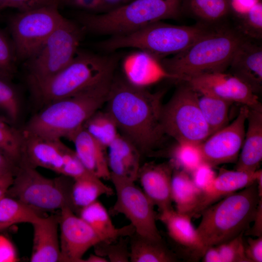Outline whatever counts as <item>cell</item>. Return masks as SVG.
Segmentation results:
<instances>
[{"mask_svg": "<svg viewBox=\"0 0 262 262\" xmlns=\"http://www.w3.org/2000/svg\"><path fill=\"white\" fill-rule=\"evenodd\" d=\"M214 29L201 22L193 26H182L160 21L131 33L112 36L98 46L107 51L137 49L159 60L184 50Z\"/></svg>", "mask_w": 262, "mask_h": 262, "instance_id": "obj_7", "label": "cell"}, {"mask_svg": "<svg viewBox=\"0 0 262 262\" xmlns=\"http://www.w3.org/2000/svg\"><path fill=\"white\" fill-rule=\"evenodd\" d=\"M60 262H84L85 253L102 240L69 207L59 210Z\"/></svg>", "mask_w": 262, "mask_h": 262, "instance_id": "obj_14", "label": "cell"}, {"mask_svg": "<svg viewBox=\"0 0 262 262\" xmlns=\"http://www.w3.org/2000/svg\"><path fill=\"white\" fill-rule=\"evenodd\" d=\"M69 140L73 143L76 154L89 171L100 179L110 180L106 148L83 127L76 131Z\"/></svg>", "mask_w": 262, "mask_h": 262, "instance_id": "obj_24", "label": "cell"}, {"mask_svg": "<svg viewBox=\"0 0 262 262\" xmlns=\"http://www.w3.org/2000/svg\"><path fill=\"white\" fill-rule=\"evenodd\" d=\"M14 176L13 174H0V200L5 196L12 185Z\"/></svg>", "mask_w": 262, "mask_h": 262, "instance_id": "obj_50", "label": "cell"}, {"mask_svg": "<svg viewBox=\"0 0 262 262\" xmlns=\"http://www.w3.org/2000/svg\"><path fill=\"white\" fill-rule=\"evenodd\" d=\"M107 149L110 180L135 182L141 166V154L137 147L119 134Z\"/></svg>", "mask_w": 262, "mask_h": 262, "instance_id": "obj_20", "label": "cell"}, {"mask_svg": "<svg viewBox=\"0 0 262 262\" xmlns=\"http://www.w3.org/2000/svg\"><path fill=\"white\" fill-rule=\"evenodd\" d=\"M78 215L95 231L102 241H114L121 237H129L135 232L131 224L116 228L106 209L98 200L82 208Z\"/></svg>", "mask_w": 262, "mask_h": 262, "instance_id": "obj_26", "label": "cell"}, {"mask_svg": "<svg viewBox=\"0 0 262 262\" xmlns=\"http://www.w3.org/2000/svg\"><path fill=\"white\" fill-rule=\"evenodd\" d=\"M130 262H176L177 254L162 240H155L134 232L129 236Z\"/></svg>", "mask_w": 262, "mask_h": 262, "instance_id": "obj_27", "label": "cell"}, {"mask_svg": "<svg viewBox=\"0 0 262 262\" xmlns=\"http://www.w3.org/2000/svg\"><path fill=\"white\" fill-rule=\"evenodd\" d=\"M58 4V0H7L3 9L12 7L24 12Z\"/></svg>", "mask_w": 262, "mask_h": 262, "instance_id": "obj_43", "label": "cell"}, {"mask_svg": "<svg viewBox=\"0 0 262 262\" xmlns=\"http://www.w3.org/2000/svg\"><path fill=\"white\" fill-rule=\"evenodd\" d=\"M11 226H12L7 224L0 223V232L7 229Z\"/></svg>", "mask_w": 262, "mask_h": 262, "instance_id": "obj_54", "label": "cell"}, {"mask_svg": "<svg viewBox=\"0 0 262 262\" xmlns=\"http://www.w3.org/2000/svg\"><path fill=\"white\" fill-rule=\"evenodd\" d=\"M16 166L0 150V174H13Z\"/></svg>", "mask_w": 262, "mask_h": 262, "instance_id": "obj_49", "label": "cell"}, {"mask_svg": "<svg viewBox=\"0 0 262 262\" xmlns=\"http://www.w3.org/2000/svg\"><path fill=\"white\" fill-rule=\"evenodd\" d=\"M188 11L208 25L225 17L231 10L230 0H187Z\"/></svg>", "mask_w": 262, "mask_h": 262, "instance_id": "obj_33", "label": "cell"}, {"mask_svg": "<svg viewBox=\"0 0 262 262\" xmlns=\"http://www.w3.org/2000/svg\"><path fill=\"white\" fill-rule=\"evenodd\" d=\"M111 180L116 195L112 212L125 215L138 234L155 240L163 239L156 225L154 205L142 189L135 182Z\"/></svg>", "mask_w": 262, "mask_h": 262, "instance_id": "obj_12", "label": "cell"}, {"mask_svg": "<svg viewBox=\"0 0 262 262\" xmlns=\"http://www.w3.org/2000/svg\"><path fill=\"white\" fill-rule=\"evenodd\" d=\"M258 170L250 172L221 168L212 186L202 193L201 201L192 217L199 216L205 209L226 196L252 184L256 181Z\"/></svg>", "mask_w": 262, "mask_h": 262, "instance_id": "obj_22", "label": "cell"}, {"mask_svg": "<svg viewBox=\"0 0 262 262\" xmlns=\"http://www.w3.org/2000/svg\"><path fill=\"white\" fill-rule=\"evenodd\" d=\"M259 0H230L231 8L238 14L247 11Z\"/></svg>", "mask_w": 262, "mask_h": 262, "instance_id": "obj_48", "label": "cell"}, {"mask_svg": "<svg viewBox=\"0 0 262 262\" xmlns=\"http://www.w3.org/2000/svg\"><path fill=\"white\" fill-rule=\"evenodd\" d=\"M183 0H132L101 14L82 13L80 25L93 33L119 35L162 20L179 17Z\"/></svg>", "mask_w": 262, "mask_h": 262, "instance_id": "obj_6", "label": "cell"}, {"mask_svg": "<svg viewBox=\"0 0 262 262\" xmlns=\"http://www.w3.org/2000/svg\"><path fill=\"white\" fill-rule=\"evenodd\" d=\"M15 48L0 31V75L10 79L15 71Z\"/></svg>", "mask_w": 262, "mask_h": 262, "instance_id": "obj_41", "label": "cell"}, {"mask_svg": "<svg viewBox=\"0 0 262 262\" xmlns=\"http://www.w3.org/2000/svg\"><path fill=\"white\" fill-rule=\"evenodd\" d=\"M249 108L242 105L234 121L200 144L203 162L212 167L236 162L246 133Z\"/></svg>", "mask_w": 262, "mask_h": 262, "instance_id": "obj_13", "label": "cell"}, {"mask_svg": "<svg viewBox=\"0 0 262 262\" xmlns=\"http://www.w3.org/2000/svg\"><path fill=\"white\" fill-rule=\"evenodd\" d=\"M65 19L57 4L15 15L9 27L16 56L25 61L32 57Z\"/></svg>", "mask_w": 262, "mask_h": 262, "instance_id": "obj_11", "label": "cell"}, {"mask_svg": "<svg viewBox=\"0 0 262 262\" xmlns=\"http://www.w3.org/2000/svg\"><path fill=\"white\" fill-rule=\"evenodd\" d=\"M43 213L13 197L5 196L0 200V223L32 224L43 216Z\"/></svg>", "mask_w": 262, "mask_h": 262, "instance_id": "obj_32", "label": "cell"}, {"mask_svg": "<svg viewBox=\"0 0 262 262\" xmlns=\"http://www.w3.org/2000/svg\"><path fill=\"white\" fill-rule=\"evenodd\" d=\"M168 152L175 168L182 169L190 175L203 163L200 144L176 142Z\"/></svg>", "mask_w": 262, "mask_h": 262, "instance_id": "obj_34", "label": "cell"}, {"mask_svg": "<svg viewBox=\"0 0 262 262\" xmlns=\"http://www.w3.org/2000/svg\"><path fill=\"white\" fill-rule=\"evenodd\" d=\"M22 98L17 88L10 79L0 75V111L12 124L19 119L22 111Z\"/></svg>", "mask_w": 262, "mask_h": 262, "instance_id": "obj_36", "label": "cell"}, {"mask_svg": "<svg viewBox=\"0 0 262 262\" xmlns=\"http://www.w3.org/2000/svg\"><path fill=\"white\" fill-rule=\"evenodd\" d=\"M60 174L73 180L93 175L85 167L75 150L71 149L66 146L64 150L63 164Z\"/></svg>", "mask_w": 262, "mask_h": 262, "instance_id": "obj_40", "label": "cell"}, {"mask_svg": "<svg viewBox=\"0 0 262 262\" xmlns=\"http://www.w3.org/2000/svg\"><path fill=\"white\" fill-rule=\"evenodd\" d=\"M261 198L256 181L202 211L196 229L206 248L229 241L248 229Z\"/></svg>", "mask_w": 262, "mask_h": 262, "instance_id": "obj_4", "label": "cell"}, {"mask_svg": "<svg viewBox=\"0 0 262 262\" xmlns=\"http://www.w3.org/2000/svg\"><path fill=\"white\" fill-rule=\"evenodd\" d=\"M141 51L130 56L124 63V77L128 82L135 86L146 88L164 78L171 79L158 60Z\"/></svg>", "mask_w": 262, "mask_h": 262, "instance_id": "obj_25", "label": "cell"}, {"mask_svg": "<svg viewBox=\"0 0 262 262\" xmlns=\"http://www.w3.org/2000/svg\"><path fill=\"white\" fill-rule=\"evenodd\" d=\"M238 30L246 37L260 39L262 37V4L258 1L247 11L238 14Z\"/></svg>", "mask_w": 262, "mask_h": 262, "instance_id": "obj_37", "label": "cell"}, {"mask_svg": "<svg viewBox=\"0 0 262 262\" xmlns=\"http://www.w3.org/2000/svg\"><path fill=\"white\" fill-rule=\"evenodd\" d=\"M95 254L110 262H130L129 237H121L112 242L100 241L94 246Z\"/></svg>", "mask_w": 262, "mask_h": 262, "instance_id": "obj_38", "label": "cell"}, {"mask_svg": "<svg viewBox=\"0 0 262 262\" xmlns=\"http://www.w3.org/2000/svg\"><path fill=\"white\" fill-rule=\"evenodd\" d=\"M246 38L237 29H215L184 50L159 61L171 79L183 82L205 73L225 72Z\"/></svg>", "mask_w": 262, "mask_h": 262, "instance_id": "obj_3", "label": "cell"}, {"mask_svg": "<svg viewBox=\"0 0 262 262\" xmlns=\"http://www.w3.org/2000/svg\"><path fill=\"white\" fill-rule=\"evenodd\" d=\"M23 146L22 130L17 129L0 117V150L16 166L21 159Z\"/></svg>", "mask_w": 262, "mask_h": 262, "instance_id": "obj_35", "label": "cell"}, {"mask_svg": "<svg viewBox=\"0 0 262 262\" xmlns=\"http://www.w3.org/2000/svg\"><path fill=\"white\" fill-rule=\"evenodd\" d=\"M113 194V189L94 175L74 180L71 199L75 213L78 215L82 208L98 200L101 196Z\"/></svg>", "mask_w": 262, "mask_h": 262, "instance_id": "obj_29", "label": "cell"}, {"mask_svg": "<svg viewBox=\"0 0 262 262\" xmlns=\"http://www.w3.org/2000/svg\"><path fill=\"white\" fill-rule=\"evenodd\" d=\"M198 97V105L211 135L228 125L229 109L232 101L209 96Z\"/></svg>", "mask_w": 262, "mask_h": 262, "instance_id": "obj_30", "label": "cell"}, {"mask_svg": "<svg viewBox=\"0 0 262 262\" xmlns=\"http://www.w3.org/2000/svg\"><path fill=\"white\" fill-rule=\"evenodd\" d=\"M229 74L237 78L255 94L262 89V48L250 40L243 41L237 48L229 64Z\"/></svg>", "mask_w": 262, "mask_h": 262, "instance_id": "obj_19", "label": "cell"}, {"mask_svg": "<svg viewBox=\"0 0 262 262\" xmlns=\"http://www.w3.org/2000/svg\"><path fill=\"white\" fill-rule=\"evenodd\" d=\"M246 120L248 127L235 170L253 172L262 160V108H249Z\"/></svg>", "mask_w": 262, "mask_h": 262, "instance_id": "obj_23", "label": "cell"}, {"mask_svg": "<svg viewBox=\"0 0 262 262\" xmlns=\"http://www.w3.org/2000/svg\"><path fill=\"white\" fill-rule=\"evenodd\" d=\"M163 95V91L151 93L135 86L124 77L114 76L112 82L106 111L141 155H150L164 138L161 124Z\"/></svg>", "mask_w": 262, "mask_h": 262, "instance_id": "obj_1", "label": "cell"}, {"mask_svg": "<svg viewBox=\"0 0 262 262\" xmlns=\"http://www.w3.org/2000/svg\"><path fill=\"white\" fill-rule=\"evenodd\" d=\"M132 0H102L103 5L114 6L116 7L124 4H125L128 2L131 1Z\"/></svg>", "mask_w": 262, "mask_h": 262, "instance_id": "obj_51", "label": "cell"}, {"mask_svg": "<svg viewBox=\"0 0 262 262\" xmlns=\"http://www.w3.org/2000/svg\"><path fill=\"white\" fill-rule=\"evenodd\" d=\"M114 77L45 106L29 119L22 130L48 138L69 139L106 103Z\"/></svg>", "mask_w": 262, "mask_h": 262, "instance_id": "obj_2", "label": "cell"}, {"mask_svg": "<svg viewBox=\"0 0 262 262\" xmlns=\"http://www.w3.org/2000/svg\"><path fill=\"white\" fill-rule=\"evenodd\" d=\"M117 61L115 56L77 52L59 73L30 89L33 100L40 109L111 79L114 76Z\"/></svg>", "mask_w": 262, "mask_h": 262, "instance_id": "obj_5", "label": "cell"}, {"mask_svg": "<svg viewBox=\"0 0 262 262\" xmlns=\"http://www.w3.org/2000/svg\"><path fill=\"white\" fill-rule=\"evenodd\" d=\"M175 166L169 160L156 163L150 162L141 165L137 179L142 190L159 212L172 209L171 182Z\"/></svg>", "mask_w": 262, "mask_h": 262, "instance_id": "obj_17", "label": "cell"}, {"mask_svg": "<svg viewBox=\"0 0 262 262\" xmlns=\"http://www.w3.org/2000/svg\"><path fill=\"white\" fill-rule=\"evenodd\" d=\"M245 253L249 262H262V236L244 239Z\"/></svg>", "mask_w": 262, "mask_h": 262, "instance_id": "obj_44", "label": "cell"}, {"mask_svg": "<svg viewBox=\"0 0 262 262\" xmlns=\"http://www.w3.org/2000/svg\"><path fill=\"white\" fill-rule=\"evenodd\" d=\"M66 3L82 9L95 11L104 6L102 0H63Z\"/></svg>", "mask_w": 262, "mask_h": 262, "instance_id": "obj_47", "label": "cell"}, {"mask_svg": "<svg viewBox=\"0 0 262 262\" xmlns=\"http://www.w3.org/2000/svg\"><path fill=\"white\" fill-rule=\"evenodd\" d=\"M185 82L201 95L239 103L251 109L262 108L257 95L237 78L225 72L199 75Z\"/></svg>", "mask_w": 262, "mask_h": 262, "instance_id": "obj_16", "label": "cell"}, {"mask_svg": "<svg viewBox=\"0 0 262 262\" xmlns=\"http://www.w3.org/2000/svg\"><path fill=\"white\" fill-rule=\"evenodd\" d=\"M32 225L33 241L30 262H60L59 214L43 216Z\"/></svg>", "mask_w": 262, "mask_h": 262, "instance_id": "obj_21", "label": "cell"}, {"mask_svg": "<svg viewBox=\"0 0 262 262\" xmlns=\"http://www.w3.org/2000/svg\"><path fill=\"white\" fill-rule=\"evenodd\" d=\"M83 127L106 149L119 134L115 120L106 110L96 111L85 121Z\"/></svg>", "mask_w": 262, "mask_h": 262, "instance_id": "obj_31", "label": "cell"}, {"mask_svg": "<svg viewBox=\"0 0 262 262\" xmlns=\"http://www.w3.org/2000/svg\"><path fill=\"white\" fill-rule=\"evenodd\" d=\"M191 219L189 215L179 213L173 208L157 214V220L165 225L171 249L179 259L197 262L201 260L206 247Z\"/></svg>", "mask_w": 262, "mask_h": 262, "instance_id": "obj_15", "label": "cell"}, {"mask_svg": "<svg viewBox=\"0 0 262 262\" xmlns=\"http://www.w3.org/2000/svg\"><path fill=\"white\" fill-rule=\"evenodd\" d=\"M85 262H108V260L102 256L98 255L96 254H91L86 259L84 260Z\"/></svg>", "mask_w": 262, "mask_h": 262, "instance_id": "obj_52", "label": "cell"}, {"mask_svg": "<svg viewBox=\"0 0 262 262\" xmlns=\"http://www.w3.org/2000/svg\"><path fill=\"white\" fill-rule=\"evenodd\" d=\"M74 180L61 175L50 179L24 162L17 165L12 185L5 195L42 212L69 207L75 213L71 199Z\"/></svg>", "mask_w": 262, "mask_h": 262, "instance_id": "obj_8", "label": "cell"}, {"mask_svg": "<svg viewBox=\"0 0 262 262\" xmlns=\"http://www.w3.org/2000/svg\"><path fill=\"white\" fill-rule=\"evenodd\" d=\"M253 225L244 232L245 236L260 237L262 236V198H260Z\"/></svg>", "mask_w": 262, "mask_h": 262, "instance_id": "obj_46", "label": "cell"}, {"mask_svg": "<svg viewBox=\"0 0 262 262\" xmlns=\"http://www.w3.org/2000/svg\"><path fill=\"white\" fill-rule=\"evenodd\" d=\"M7 0H0V10L3 9L4 4Z\"/></svg>", "mask_w": 262, "mask_h": 262, "instance_id": "obj_55", "label": "cell"}, {"mask_svg": "<svg viewBox=\"0 0 262 262\" xmlns=\"http://www.w3.org/2000/svg\"><path fill=\"white\" fill-rule=\"evenodd\" d=\"M257 183L258 191L259 196L260 197H262V170H258V175L256 180Z\"/></svg>", "mask_w": 262, "mask_h": 262, "instance_id": "obj_53", "label": "cell"}, {"mask_svg": "<svg viewBox=\"0 0 262 262\" xmlns=\"http://www.w3.org/2000/svg\"><path fill=\"white\" fill-rule=\"evenodd\" d=\"M202 196V191L195 184L190 174L182 169L175 168L172 177L171 196L176 211L192 218Z\"/></svg>", "mask_w": 262, "mask_h": 262, "instance_id": "obj_28", "label": "cell"}, {"mask_svg": "<svg viewBox=\"0 0 262 262\" xmlns=\"http://www.w3.org/2000/svg\"><path fill=\"white\" fill-rule=\"evenodd\" d=\"M215 246L219 253L221 262H249L245 253L244 232Z\"/></svg>", "mask_w": 262, "mask_h": 262, "instance_id": "obj_39", "label": "cell"}, {"mask_svg": "<svg viewBox=\"0 0 262 262\" xmlns=\"http://www.w3.org/2000/svg\"><path fill=\"white\" fill-rule=\"evenodd\" d=\"M213 168L203 163L191 174L194 183L202 193L210 188L216 177Z\"/></svg>", "mask_w": 262, "mask_h": 262, "instance_id": "obj_42", "label": "cell"}, {"mask_svg": "<svg viewBox=\"0 0 262 262\" xmlns=\"http://www.w3.org/2000/svg\"><path fill=\"white\" fill-rule=\"evenodd\" d=\"M184 82L163 105L162 128L176 142L200 144L211 135L210 131L198 105V93Z\"/></svg>", "mask_w": 262, "mask_h": 262, "instance_id": "obj_10", "label": "cell"}, {"mask_svg": "<svg viewBox=\"0 0 262 262\" xmlns=\"http://www.w3.org/2000/svg\"><path fill=\"white\" fill-rule=\"evenodd\" d=\"M82 27L65 18L41 48L26 61V81L31 89L68 65L77 52Z\"/></svg>", "mask_w": 262, "mask_h": 262, "instance_id": "obj_9", "label": "cell"}, {"mask_svg": "<svg viewBox=\"0 0 262 262\" xmlns=\"http://www.w3.org/2000/svg\"><path fill=\"white\" fill-rule=\"evenodd\" d=\"M22 131L23 146L20 162L60 174L66 145L59 139L48 138Z\"/></svg>", "mask_w": 262, "mask_h": 262, "instance_id": "obj_18", "label": "cell"}, {"mask_svg": "<svg viewBox=\"0 0 262 262\" xmlns=\"http://www.w3.org/2000/svg\"><path fill=\"white\" fill-rule=\"evenodd\" d=\"M18 261L16 249L12 242L0 234V262H15Z\"/></svg>", "mask_w": 262, "mask_h": 262, "instance_id": "obj_45", "label": "cell"}]
</instances>
